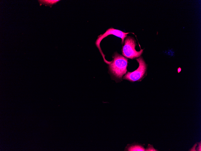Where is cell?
<instances>
[{
	"instance_id": "cell-1",
	"label": "cell",
	"mask_w": 201,
	"mask_h": 151,
	"mask_svg": "<svg viewBox=\"0 0 201 151\" xmlns=\"http://www.w3.org/2000/svg\"><path fill=\"white\" fill-rule=\"evenodd\" d=\"M113 57V60L109 64V71L116 78L121 79L127 71L128 59L117 52L114 53Z\"/></svg>"
},
{
	"instance_id": "cell-2",
	"label": "cell",
	"mask_w": 201,
	"mask_h": 151,
	"mask_svg": "<svg viewBox=\"0 0 201 151\" xmlns=\"http://www.w3.org/2000/svg\"><path fill=\"white\" fill-rule=\"evenodd\" d=\"M136 60L139 64L138 67L134 71L128 72L123 77V79L134 82L141 80L146 75L147 65L143 58L140 56Z\"/></svg>"
},
{
	"instance_id": "cell-3",
	"label": "cell",
	"mask_w": 201,
	"mask_h": 151,
	"mask_svg": "<svg viewBox=\"0 0 201 151\" xmlns=\"http://www.w3.org/2000/svg\"><path fill=\"white\" fill-rule=\"evenodd\" d=\"M136 46V41L133 37H126L122 49V55L131 59L140 57L142 54L144 49H141L140 51H137L135 49Z\"/></svg>"
},
{
	"instance_id": "cell-4",
	"label": "cell",
	"mask_w": 201,
	"mask_h": 151,
	"mask_svg": "<svg viewBox=\"0 0 201 151\" xmlns=\"http://www.w3.org/2000/svg\"><path fill=\"white\" fill-rule=\"evenodd\" d=\"M129 33H125L119 30L111 27L107 30L104 33L98 36L95 42V45L99 49L104 59V60L106 63L109 64L111 63V61H108L106 60L105 58V55L101 49L100 44L102 40L109 35H113L120 38L122 39V43L123 44L124 43L125 39L127 37V34Z\"/></svg>"
},
{
	"instance_id": "cell-5",
	"label": "cell",
	"mask_w": 201,
	"mask_h": 151,
	"mask_svg": "<svg viewBox=\"0 0 201 151\" xmlns=\"http://www.w3.org/2000/svg\"><path fill=\"white\" fill-rule=\"evenodd\" d=\"M130 147H127V149H125L126 151H145L144 148L141 145H130Z\"/></svg>"
},
{
	"instance_id": "cell-6",
	"label": "cell",
	"mask_w": 201,
	"mask_h": 151,
	"mask_svg": "<svg viewBox=\"0 0 201 151\" xmlns=\"http://www.w3.org/2000/svg\"><path fill=\"white\" fill-rule=\"evenodd\" d=\"M41 3L49 5H52L56 3L59 0H41Z\"/></svg>"
}]
</instances>
